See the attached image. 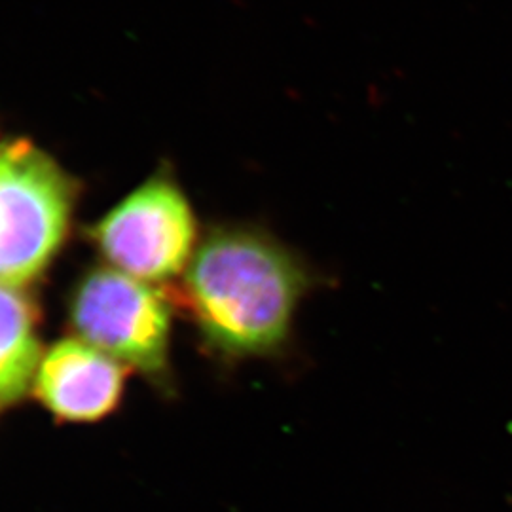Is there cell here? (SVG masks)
<instances>
[{
  "mask_svg": "<svg viewBox=\"0 0 512 512\" xmlns=\"http://www.w3.org/2000/svg\"><path fill=\"white\" fill-rule=\"evenodd\" d=\"M330 281L272 234L230 226L203 241L186 289L205 338L220 353L262 359L291 348L302 302Z\"/></svg>",
  "mask_w": 512,
  "mask_h": 512,
  "instance_id": "obj_1",
  "label": "cell"
},
{
  "mask_svg": "<svg viewBox=\"0 0 512 512\" xmlns=\"http://www.w3.org/2000/svg\"><path fill=\"white\" fill-rule=\"evenodd\" d=\"M74 188L25 139L0 147V283L25 285L46 270L69 230Z\"/></svg>",
  "mask_w": 512,
  "mask_h": 512,
  "instance_id": "obj_2",
  "label": "cell"
},
{
  "mask_svg": "<svg viewBox=\"0 0 512 512\" xmlns=\"http://www.w3.org/2000/svg\"><path fill=\"white\" fill-rule=\"evenodd\" d=\"M76 332L114 361L164 370L171 315L164 296L118 270H93L74 294Z\"/></svg>",
  "mask_w": 512,
  "mask_h": 512,
  "instance_id": "obj_3",
  "label": "cell"
},
{
  "mask_svg": "<svg viewBox=\"0 0 512 512\" xmlns=\"http://www.w3.org/2000/svg\"><path fill=\"white\" fill-rule=\"evenodd\" d=\"M196 224L183 192L167 179H152L112 209L95 228L101 253L122 274L164 281L183 270Z\"/></svg>",
  "mask_w": 512,
  "mask_h": 512,
  "instance_id": "obj_4",
  "label": "cell"
},
{
  "mask_svg": "<svg viewBox=\"0 0 512 512\" xmlns=\"http://www.w3.org/2000/svg\"><path fill=\"white\" fill-rule=\"evenodd\" d=\"M122 387L118 361L80 340L55 344L38 366V397L65 420L103 418L120 401Z\"/></svg>",
  "mask_w": 512,
  "mask_h": 512,
  "instance_id": "obj_5",
  "label": "cell"
},
{
  "mask_svg": "<svg viewBox=\"0 0 512 512\" xmlns=\"http://www.w3.org/2000/svg\"><path fill=\"white\" fill-rule=\"evenodd\" d=\"M38 366L35 310L14 287L0 283V408L27 393Z\"/></svg>",
  "mask_w": 512,
  "mask_h": 512,
  "instance_id": "obj_6",
  "label": "cell"
}]
</instances>
